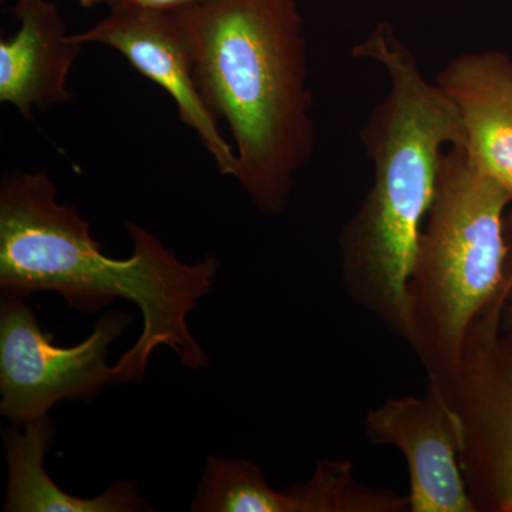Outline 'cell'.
<instances>
[{"mask_svg":"<svg viewBox=\"0 0 512 512\" xmlns=\"http://www.w3.org/2000/svg\"><path fill=\"white\" fill-rule=\"evenodd\" d=\"M80 45H103L123 55L130 66L170 94L181 121L197 134L218 171L232 177L237 154L222 137L217 117L202 99L195 80V55L185 10L124 5L92 28L72 35Z\"/></svg>","mask_w":512,"mask_h":512,"instance_id":"cell-7","label":"cell"},{"mask_svg":"<svg viewBox=\"0 0 512 512\" xmlns=\"http://www.w3.org/2000/svg\"><path fill=\"white\" fill-rule=\"evenodd\" d=\"M184 10L198 89L234 137L232 178L259 211L281 214L316 143L298 6L295 0H214Z\"/></svg>","mask_w":512,"mask_h":512,"instance_id":"cell-3","label":"cell"},{"mask_svg":"<svg viewBox=\"0 0 512 512\" xmlns=\"http://www.w3.org/2000/svg\"><path fill=\"white\" fill-rule=\"evenodd\" d=\"M510 204L507 191L471 164L464 147L444 151L406 285V342L427 386L443 399L468 330L500 298Z\"/></svg>","mask_w":512,"mask_h":512,"instance_id":"cell-4","label":"cell"},{"mask_svg":"<svg viewBox=\"0 0 512 512\" xmlns=\"http://www.w3.org/2000/svg\"><path fill=\"white\" fill-rule=\"evenodd\" d=\"M211 2H214V0H124V3H130V5L161 10L194 9Z\"/></svg>","mask_w":512,"mask_h":512,"instance_id":"cell-13","label":"cell"},{"mask_svg":"<svg viewBox=\"0 0 512 512\" xmlns=\"http://www.w3.org/2000/svg\"><path fill=\"white\" fill-rule=\"evenodd\" d=\"M26 299L2 295L0 303V413L16 426L49 416L62 400H92L117 383L107 356L133 320L124 312L106 313L89 338L62 348L40 328Z\"/></svg>","mask_w":512,"mask_h":512,"instance_id":"cell-5","label":"cell"},{"mask_svg":"<svg viewBox=\"0 0 512 512\" xmlns=\"http://www.w3.org/2000/svg\"><path fill=\"white\" fill-rule=\"evenodd\" d=\"M365 431L370 443L403 454L410 512H477L460 466V426L436 390L386 400L366 414Z\"/></svg>","mask_w":512,"mask_h":512,"instance_id":"cell-8","label":"cell"},{"mask_svg":"<svg viewBox=\"0 0 512 512\" xmlns=\"http://www.w3.org/2000/svg\"><path fill=\"white\" fill-rule=\"evenodd\" d=\"M444 400L460 426V466L477 512H512V332L500 329V308L468 330Z\"/></svg>","mask_w":512,"mask_h":512,"instance_id":"cell-6","label":"cell"},{"mask_svg":"<svg viewBox=\"0 0 512 512\" xmlns=\"http://www.w3.org/2000/svg\"><path fill=\"white\" fill-rule=\"evenodd\" d=\"M195 512H295L292 498L275 491L261 468L244 458H208L191 504Z\"/></svg>","mask_w":512,"mask_h":512,"instance_id":"cell-12","label":"cell"},{"mask_svg":"<svg viewBox=\"0 0 512 512\" xmlns=\"http://www.w3.org/2000/svg\"><path fill=\"white\" fill-rule=\"evenodd\" d=\"M500 329L512 332V285L500 303Z\"/></svg>","mask_w":512,"mask_h":512,"instance_id":"cell-15","label":"cell"},{"mask_svg":"<svg viewBox=\"0 0 512 512\" xmlns=\"http://www.w3.org/2000/svg\"><path fill=\"white\" fill-rule=\"evenodd\" d=\"M353 56L382 66L389 92L360 133L373 181L340 231V272L350 299L406 340L407 279L441 156L448 147L466 146V134L456 106L424 77L392 25H376L353 47Z\"/></svg>","mask_w":512,"mask_h":512,"instance_id":"cell-2","label":"cell"},{"mask_svg":"<svg viewBox=\"0 0 512 512\" xmlns=\"http://www.w3.org/2000/svg\"><path fill=\"white\" fill-rule=\"evenodd\" d=\"M504 235H505V247H507V256H505V269H504V285L500 292V298L498 302L503 301L505 293L512 285V202L505 212L504 218Z\"/></svg>","mask_w":512,"mask_h":512,"instance_id":"cell-14","label":"cell"},{"mask_svg":"<svg viewBox=\"0 0 512 512\" xmlns=\"http://www.w3.org/2000/svg\"><path fill=\"white\" fill-rule=\"evenodd\" d=\"M12 15L19 30L0 40V101L32 120L33 110H49L73 99L67 77L83 45L67 33L55 2L16 0Z\"/></svg>","mask_w":512,"mask_h":512,"instance_id":"cell-10","label":"cell"},{"mask_svg":"<svg viewBox=\"0 0 512 512\" xmlns=\"http://www.w3.org/2000/svg\"><path fill=\"white\" fill-rule=\"evenodd\" d=\"M437 86L456 106L468 160L503 187L512 202V60L500 50L454 57Z\"/></svg>","mask_w":512,"mask_h":512,"instance_id":"cell-9","label":"cell"},{"mask_svg":"<svg viewBox=\"0 0 512 512\" xmlns=\"http://www.w3.org/2000/svg\"><path fill=\"white\" fill-rule=\"evenodd\" d=\"M124 0H80V5L83 8L92 9L97 6H106V8L114 9L117 6L123 5Z\"/></svg>","mask_w":512,"mask_h":512,"instance_id":"cell-16","label":"cell"},{"mask_svg":"<svg viewBox=\"0 0 512 512\" xmlns=\"http://www.w3.org/2000/svg\"><path fill=\"white\" fill-rule=\"evenodd\" d=\"M55 424L49 416L3 431L8 487L6 512H136L151 511L134 481H116L97 497H76L63 491L45 468Z\"/></svg>","mask_w":512,"mask_h":512,"instance_id":"cell-11","label":"cell"},{"mask_svg":"<svg viewBox=\"0 0 512 512\" xmlns=\"http://www.w3.org/2000/svg\"><path fill=\"white\" fill-rule=\"evenodd\" d=\"M133 254L114 259L101 252L89 222L77 208L57 200L45 170L12 171L0 181V288L2 295L29 298L56 292L72 308L99 312L114 299L134 303L143 330L116 363L117 383H141L150 357L168 348L191 370L210 366L192 335L188 316L210 293L218 262L205 256L185 264L160 238L126 224Z\"/></svg>","mask_w":512,"mask_h":512,"instance_id":"cell-1","label":"cell"}]
</instances>
